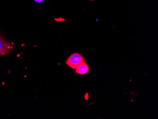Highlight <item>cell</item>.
<instances>
[{
  "label": "cell",
  "instance_id": "cell-2",
  "mask_svg": "<svg viewBox=\"0 0 158 119\" xmlns=\"http://www.w3.org/2000/svg\"><path fill=\"white\" fill-rule=\"evenodd\" d=\"M13 49L12 45L4 40L0 35V56H4L10 53Z\"/></svg>",
  "mask_w": 158,
  "mask_h": 119
},
{
  "label": "cell",
  "instance_id": "cell-1",
  "mask_svg": "<svg viewBox=\"0 0 158 119\" xmlns=\"http://www.w3.org/2000/svg\"><path fill=\"white\" fill-rule=\"evenodd\" d=\"M84 57L82 55L78 53L72 54L66 60V64L72 69H75L79 65L84 62Z\"/></svg>",
  "mask_w": 158,
  "mask_h": 119
},
{
  "label": "cell",
  "instance_id": "cell-3",
  "mask_svg": "<svg viewBox=\"0 0 158 119\" xmlns=\"http://www.w3.org/2000/svg\"><path fill=\"white\" fill-rule=\"evenodd\" d=\"M75 69L76 73L81 75L86 74L89 71V67L85 61L79 65Z\"/></svg>",
  "mask_w": 158,
  "mask_h": 119
},
{
  "label": "cell",
  "instance_id": "cell-4",
  "mask_svg": "<svg viewBox=\"0 0 158 119\" xmlns=\"http://www.w3.org/2000/svg\"><path fill=\"white\" fill-rule=\"evenodd\" d=\"M36 2H40V3L43 0H34Z\"/></svg>",
  "mask_w": 158,
  "mask_h": 119
}]
</instances>
